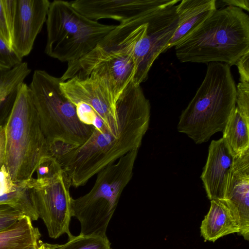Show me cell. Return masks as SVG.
<instances>
[{"mask_svg": "<svg viewBox=\"0 0 249 249\" xmlns=\"http://www.w3.org/2000/svg\"><path fill=\"white\" fill-rule=\"evenodd\" d=\"M117 118L107 124L100 122L93 126L84 143L55 158L71 186L85 185L108 164L139 149L150 118V104L140 85L132 82L123 91L117 100Z\"/></svg>", "mask_w": 249, "mask_h": 249, "instance_id": "cell-1", "label": "cell"}, {"mask_svg": "<svg viewBox=\"0 0 249 249\" xmlns=\"http://www.w3.org/2000/svg\"><path fill=\"white\" fill-rule=\"evenodd\" d=\"M175 51L181 62L235 65L249 51V17L232 6L216 9Z\"/></svg>", "mask_w": 249, "mask_h": 249, "instance_id": "cell-2", "label": "cell"}, {"mask_svg": "<svg viewBox=\"0 0 249 249\" xmlns=\"http://www.w3.org/2000/svg\"><path fill=\"white\" fill-rule=\"evenodd\" d=\"M236 89L230 66L220 62L208 64L204 78L182 111L178 124L196 144L207 142L223 132L236 106Z\"/></svg>", "mask_w": 249, "mask_h": 249, "instance_id": "cell-3", "label": "cell"}, {"mask_svg": "<svg viewBox=\"0 0 249 249\" xmlns=\"http://www.w3.org/2000/svg\"><path fill=\"white\" fill-rule=\"evenodd\" d=\"M61 82L60 77L37 70L29 86L49 152L56 155L84 143L93 129L81 120L76 107L61 90Z\"/></svg>", "mask_w": 249, "mask_h": 249, "instance_id": "cell-4", "label": "cell"}, {"mask_svg": "<svg viewBox=\"0 0 249 249\" xmlns=\"http://www.w3.org/2000/svg\"><path fill=\"white\" fill-rule=\"evenodd\" d=\"M3 126L6 140L4 165L15 183L28 181L41 160L50 154L31 90L24 83Z\"/></svg>", "mask_w": 249, "mask_h": 249, "instance_id": "cell-5", "label": "cell"}, {"mask_svg": "<svg viewBox=\"0 0 249 249\" xmlns=\"http://www.w3.org/2000/svg\"><path fill=\"white\" fill-rule=\"evenodd\" d=\"M138 151L134 149L104 167L87 194L72 198L71 216L80 222V235L107 236V228L121 195L132 178Z\"/></svg>", "mask_w": 249, "mask_h": 249, "instance_id": "cell-6", "label": "cell"}, {"mask_svg": "<svg viewBox=\"0 0 249 249\" xmlns=\"http://www.w3.org/2000/svg\"><path fill=\"white\" fill-rule=\"evenodd\" d=\"M46 23V54L68 63L91 51L116 26L91 20L62 0L50 2Z\"/></svg>", "mask_w": 249, "mask_h": 249, "instance_id": "cell-7", "label": "cell"}, {"mask_svg": "<svg viewBox=\"0 0 249 249\" xmlns=\"http://www.w3.org/2000/svg\"><path fill=\"white\" fill-rule=\"evenodd\" d=\"M27 184L32 204L44 223L49 237L56 239L65 233L71 237V182L63 169L48 179L32 178Z\"/></svg>", "mask_w": 249, "mask_h": 249, "instance_id": "cell-8", "label": "cell"}, {"mask_svg": "<svg viewBox=\"0 0 249 249\" xmlns=\"http://www.w3.org/2000/svg\"><path fill=\"white\" fill-rule=\"evenodd\" d=\"M136 71L131 56L96 47L80 59L68 63L60 79L62 82L74 77L84 78L94 75L106 79L118 99L133 81Z\"/></svg>", "mask_w": 249, "mask_h": 249, "instance_id": "cell-9", "label": "cell"}, {"mask_svg": "<svg viewBox=\"0 0 249 249\" xmlns=\"http://www.w3.org/2000/svg\"><path fill=\"white\" fill-rule=\"evenodd\" d=\"M179 0H173L167 4L150 12L143 36L136 44L132 58L136 67L133 82L140 85L148 77L153 62L164 51L178 24L176 12Z\"/></svg>", "mask_w": 249, "mask_h": 249, "instance_id": "cell-10", "label": "cell"}, {"mask_svg": "<svg viewBox=\"0 0 249 249\" xmlns=\"http://www.w3.org/2000/svg\"><path fill=\"white\" fill-rule=\"evenodd\" d=\"M60 88L73 104L84 103L89 107L103 124L117 118L118 99L106 79L94 75L84 78L74 77L62 81Z\"/></svg>", "mask_w": 249, "mask_h": 249, "instance_id": "cell-11", "label": "cell"}, {"mask_svg": "<svg viewBox=\"0 0 249 249\" xmlns=\"http://www.w3.org/2000/svg\"><path fill=\"white\" fill-rule=\"evenodd\" d=\"M50 4L48 0H15L12 48L21 58L32 51Z\"/></svg>", "mask_w": 249, "mask_h": 249, "instance_id": "cell-12", "label": "cell"}, {"mask_svg": "<svg viewBox=\"0 0 249 249\" xmlns=\"http://www.w3.org/2000/svg\"><path fill=\"white\" fill-rule=\"evenodd\" d=\"M173 0H75L72 6L88 18L111 19L122 23L171 3Z\"/></svg>", "mask_w": 249, "mask_h": 249, "instance_id": "cell-13", "label": "cell"}, {"mask_svg": "<svg viewBox=\"0 0 249 249\" xmlns=\"http://www.w3.org/2000/svg\"><path fill=\"white\" fill-rule=\"evenodd\" d=\"M236 217L239 234L249 239V152L234 157L222 200Z\"/></svg>", "mask_w": 249, "mask_h": 249, "instance_id": "cell-14", "label": "cell"}, {"mask_svg": "<svg viewBox=\"0 0 249 249\" xmlns=\"http://www.w3.org/2000/svg\"><path fill=\"white\" fill-rule=\"evenodd\" d=\"M234 156L223 138L212 140L200 178L208 198L223 200Z\"/></svg>", "mask_w": 249, "mask_h": 249, "instance_id": "cell-15", "label": "cell"}, {"mask_svg": "<svg viewBox=\"0 0 249 249\" xmlns=\"http://www.w3.org/2000/svg\"><path fill=\"white\" fill-rule=\"evenodd\" d=\"M216 0H183L177 5L178 26L164 52L175 47L200 26L217 9Z\"/></svg>", "mask_w": 249, "mask_h": 249, "instance_id": "cell-16", "label": "cell"}, {"mask_svg": "<svg viewBox=\"0 0 249 249\" xmlns=\"http://www.w3.org/2000/svg\"><path fill=\"white\" fill-rule=\"evenodd\" d=\"M239 232V223L228 205L222 200H211L209 211L200 226L204 240L215 242L224 236Z\"/></svg>", "mask_w": 249, "mask_h": 249, "instance_id": "cell-17", "label": "cell"}, {"mask_svg": "<svg viewBox=\"0 0 249 249\" xmlns=\"http://www.w3.org/2000/svg\"><path fill=\"white\" fill-rule=\"evenodd\" d=\"M31 71L26 62L10 69H0V126L9 117L19 89Z\"/></svg>", "mask_w": 249, "mask_h": 249, "instance_id": "cell-18", "label": "cell"}, {"mask_svg": "<svg viewBox=\"0 0 249 249\" xmlns=\"http://www.w3.org/2000/svg\"><path fill=\"white\" fill-rule=\"evenodd\" d=\"M37 228L23 216L10 228L0 231V249H37L42 242Z\"/></svg>", "mask_w": 249, "mask_h": 249, "instance_id": "cell-19", "label": "cell"}, {"mask_svg": "<svg viewBox=\"0 0 249 249\" xmlns=\"http://www.w3.org/2000/svg\"><path fill=\"white\" fill-rule=\"evenodd\" d=\"M222 132V138L234 157L241 156L249 152V120L244 117L236 107Z\"/></svg>", "mask_w": 249, "mask_h": 249, "instance_id": "cell-20", "label": "cell"}, {"mask_svg": "<svg viewBox=\"0 0 249 249\" xmlns=\"http://www.w3.org/2000/svg\"><path fill=\"white\" fill-rule=\"evenodd\" d=\"M0 205H7L14 208L32 221L39 218L32 204L27 181L18 184L15 191L0 195Z\"/></svg>", "mask_w": 249, "mask_h": 249, "instance_id": "cell-21", "label": "cell"}, {"mask_svg": "<svg viewBox=\"0 0 249 249\" xmlns=\"http://www.w3.org/2000/svg\"><path fill=\"white\" fill-rule=\"evenodd\" d=\"M49 249H112L107 237L73 235L64 244L46 243Z\"/></svg>", "mask_w": 249, "mask_h": 249, "instance_id": "cell-22", "label": "cell"}, {"mask_svg": "<svg viewBox=\"0 0 249 249\" xmlns=\"http://www.w3.org/2000/svg\"><path fill=\"white\" fill-rule=\"evenodd\" d=\"M15 0H0V38L12 48Z\"/></svg>", "mask_w": 249, "mask_h": 249, "instance_id": "cell-23", "label": "cell"}, {"mask_svg": "<svg viewBox=\"0 0 249 249\" xmlns=\"http://www.w3.org/2000/svg\"><path fill=\"white\" fill-rule=\"evenodd\" d=\"M63 169L57 159L51 155L44 158L38 165L36 172L38 180L50 178Z\"/></svg>", "mask_w": 249, "mask_h": 249, "instance_id": "cell-24", "label": "cell"}, {"mask_svg": "<svg viewBox=\"0 0 249 249\" xmlns=\"http://www.w3.org/2000/svg\"><path fill=\"white\" fill-rule=\"evenodd\" d=\"M21 62L22 58L0 38V69H10Z\"/></svg>", "mask_w": 249, "mask_h": 249, "instance_id": "cell-25", "label": "cell"}, {"mask_svg": "<svg viewBox=\"0 0 249 249\" xmlns=\"http://www.w3.org/2000/svg\"><path fill=\"white\" fill-rule=\"evenodd\" d=\"M236 89L235 107L244 117L249 120V82H240Z\"/></svg>", "mask_w": 249, "mask_h": 249, "instance_id": "cell-26", "label": "cell"}, {"mask_svg": "<svg viewBox=\"0 0 249 249\" xmlns=\"http://www.w3.org/2000/svg\"><path fill=\"white\" fill-rule=\"evenodd\" d=\"M24 216L8 205H0V231L13 226Z\"/></svg>", "mask_w": 249, "mask_h": 249, "instance_id": "cell-27", "label": "cell"}, {"mask_svg": "<svg viewBox=\"0 0 249 249\" xmlns=\"http://www.w3.org/2000/svg\"><path fill=\"white\" fill-rule=\"evenodd\" d=\"M18 184L15 183L4 165L0 169V195L15 191Z\"/></svg>", "mask_w": 249, "mask_h": 249, "instance_id": "cell-28", "label": "cell"}, {"mask_svg": "<svg viewBox=\"0 0 249 249\" xmlns=\"http://www.w3.org/2000/svg\"><path fill=\"white\" fill-rule=\"evenodd\" d=\"M238 68L241 82H249V51L243 54L235 64Z\"/></svg>", "mask_w": 249, "mask_h": 249, "instance_id": "cell-29", "label": "cell"}, {"mask_svg": "<svg viewBox=\"0 0 249 249\" xmlns=\"http://www.w3.org/2000/svg\"><path fill=\"white\" fill-rule=\"evenodd\" d=\"M215 6L223 8L225 6H232L249 11V1L248 0H219L215 1Z\"/></svg>", "mask_w": 249, "mask_h": 249, "instance_id": "cell-30", "label": "cell"}, {"mask_svg": "<svg viewBox=\"0 0 249 249\" xmlns=\"http://www.w3.org/2000/svg\"><path fill=\"white\" fill-rule=\"evenodd\" d=\"M6 153V140L3 126H0V169L4 165Z\"/></svg>", "mask_w": 249, "mask_h": 249, "instance_id": "cell-31", "label": "cell"}, {"mask_svg": "<svg viewBox=\"0 0 249 249\" xmlns=\"http://www.w3.org/2000/svg\"><path fill=\"white\" fill-rule=\"evenodd\" d=\"M37 249H49V247L47 245L46 243L42 242Z\"/></svg>", "mask_w": 249, "mask_h": 249, "instance_id": "cell-32", "label": "cell"}, {"mask_svg": "<svg viewBox=\"0 0 249 249\" xmlns=\"http://www.w3.org/2000/svg\"><path fill=\"white\" fill-rule=\"evenodd\" d=\"M37 249H38V248H37Z\"/></svg>", "mask_w": 249, "mask_h": 249, "instance_id": "cell-33", "label": "cell"}]
</instances>
